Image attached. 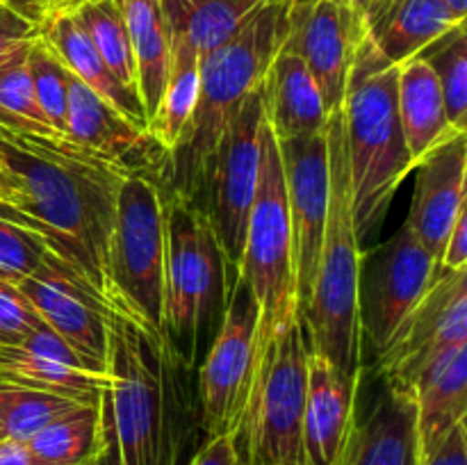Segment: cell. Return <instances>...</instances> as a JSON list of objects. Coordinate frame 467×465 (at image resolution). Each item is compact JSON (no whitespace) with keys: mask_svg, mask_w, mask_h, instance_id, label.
Returning a JSON list of instances; mask_svg holds the SVG:
<instances>
[{"mask_svg":"<svg viewBox=\"0 0 467 465\" xmlns=\"http://www.w3.org/2000/svg\"><path fill=\"white\" fill-rule=\"evenodd\" d=\"M194 374L164 328L109 308L96 465H187L201 431Z\"/></svg>","mask_w":467,"mask_h":465,"instance_id":"obj_1","label":"cell"},{"mask_svg":"<svg viewBox=\"0 0 467 465\" xmlns=\"http://www.w3.org/2000/svg\"><path fill=\"white\" fill-rule=\"evenodd\" d=\"M260 96L265 121L276 141L301 140L327 130L328 109L322 91L304 59L290 46L283 44L272 59L260 82Z\"/></svg>","mask_w":467,"mask_h":465,"instance_id":"obj_21","label":"cell"},{"mask_svg":"<svg viewBox=\"0 0 467 465\" xmlns=\"http://www.w3.org/2000/svg\"><path fill=\"white\" fill-rule=\"evenodd\" d=\"M237 436H217L205 438L187 465H237Z\"/></svg>","mask_w":467,"mask_h":465,"instance_id":"obj_40","label":"cell"},{"mask_svg":"<svg viewBox=\"0 0 467 465\" xmlns=\"http://www.w3.org/2000/svg\"><path fill=\"white\" fill-rule=\"evenodd\" d=\"M67 140L126 173H149L167 185L169 153L146 128L135 126L114 105L71 76Z\"/></svg>","mask_w":467,"mask_h":465,"instance_id":"obj_17","label":"cell"},{"mask_svg":"<svg viewBox=\"0 0 467 465\" xmlns=\"http://www.w3.org/2000/svg\"><path fill=\"white\" fill-rule=\"evenodd\" d=\"M285 178L287 214L292 231L296 308H306L313 292L319 251L328 214V149L327 130L301 140L278 141Z\"/></svg>","mask_w":467,"mask_h":465,"instance_id":"obj_15","label":"cell"},{"mask_svg":"<svg viewBox=\"0 0 467 465\" xmlns=\"http://www.w3.org/2000/svg\"><path fill=\"white\" fill-rule=\"evenodd\" d=\"M27 71H30L32 87H35L36 103L41 114L50 123L57 135L67 137V108H68V85H71V73L67 71L62 62L53 55V50L39 39L27 50Z\"/></svg>","mask_w":467,"mask_h":465,"instance_id":"obj_34","label":"cell"},{"mask_svg":"<svg viewBox=\"0 0 467 465\" xmlns=\"http://www.w3.org/2000/svg\"><path fill=\"white\" fill-rule=\"evenodd\" d=\"M438 274V260L409 226L381 244L360 269V337L377 360Z\"/></svg>","mask_w":467,"mask_h":465,"instance_id":"obj_12","label":"cell"},{"mask_svg":"<svg viewBox=\"0 0 467 465\" xmlns=\"http://www.w3.org/2000/svg\"><path fill=\"white\" fill-rule=\"evenodd\" d=\"M39 39L53 50L55 57L67 67L73 78L94 89L100 98L108 100L109 105L119 109L123 117L130 119L135 126L149 130L146 112L141 108V100L135 91L126 89L117 78L109 73L105 62L100 59L99 50L91 44L89 35L78 21L76 12L71 7V0L62 3L48 14L44 23L36 30Z\"/></svg>","mask_w":467,"mask_h":465,"instance_id":"obj_23","label":"cell"},{"mask_svg":"<svg viewBox=\"0 0 467 465\" xmlns=\"http://www.w3.org/2000/svg\"><path fill=\"white\" fill-rule=\"evenodd\" d=\"M199 55L185 39L171 35V68L158 109L149 121V132L169 155L181 144L187 123L194 114L199 100Z\"/></svg>","mask_w":467,"mask_h":465,"instance_id":"obj_29","label":"cell"},{"mask_svg":"<svg viewBox=\"0 0 467 465\" xmlns=\"http://www.w3.org/2000/svg\"><path fill=\"white\" fill-rule=\"evenodd\" d=\"M342 3H347L351 9H356L358 14H363V9L368 7L369 3H374V0H342Z\"/></svg>","mask_w":467,"mask_h":465,"instance_id":"obj_46","label":"cell"},{"mask_svg":"<svg viewBox=\"0 0 467 465\" xmlns=\"http://www.w3.org/2000/svg\"><path fill=\"white\" fill-rule=\"evenodd\" d=\"M467 342V269H438L431 287L401 322L379 356L383 383L409 390L420 372L442 351Z\"/></svg>","mask_w":467,"mask_h":465,"instance_id":"obj_13","label":"cell"},{"mask_svg":"<svg viewBox=\"0 0 467 465\" xmlns=\"http://www.w3.org/2000/svg\"><path fill=\"white\" fill-rule=\"evenodd\" d=\"M237 465H244V463H242V460H237Z\"/></svg>","mask_w":467,"mask_h":465,"instance_id":"obj_48","label":"cell"},{"mask_svg":"<svg viewBox=\"0 0 467 465\" xmlns=\"http://www.w3.org/2000/svg\"><path fill=\"white\" fill-rule=\"evenodd\" d=\"M85 401L0 381V442H27L46 424Z\"/></svg>","mask_w":467,"mask_h":465,"instance_id":"obj_32","label":"cell"},{"mask_svg":"<svg viewBox=\"0 0 467 465\" xmlns=\"http://www.w3.org/2000/svg\"><path fill=\"white\" fill-rule=\"evenodd\" d=\"M308 342L299 317L255 345V369L237 431L244 465H304Z\"/></svg>","mask_w":467,"mask_h":465,"instance_id":"obj_7","label":"cell"},{"mask_svg":"<svg viewBox=\"0 0 467 465\" xmlns=\"http://www.w3.org/2000/svg\"><path fill=\"white\" fill-rule=\"evenodd\" d=\"M228 264L203 210L164 185L162 324L178 354L199 367L222 326Z\"/></svg>","mask_w":467,"mask_h":465,"instance_id":"obj_6","label":"cell"},{"mask_svg":"<svg viewBox=\"0 0 467 465\" xmlns=\"http://www.w3.org/2000/svg\"><path fill=\"white\" fill-rule=\"evenodd\" d=\"M365 35L392 64H401L459 26L441 0H374L363 9Z\"/></svg>","mask_w":467,"mask_h":465,"instance_id":"obj_25","label":"cell"},{"mask_svg":"<svg viewBox=\"0 0 467 465\" xmlns=\"http://www.w3.org/2000/svg\"><path fill=\"white\" fill-rule=\"evenodd\" d=\"M121 9L130 32L137 94L146 112V121H150L171 68V30L160 0H121Z\"/></svg>","mask_w":467,"mask_h":465,"instance_id":"obj_27","label":"cell"},{"mask_svg":"<svg viewBox=\"0 0 467 465\" xmlns=\"http://www.w3.org/2000/svg\"><path fill=\"white\" fill-rule=\"evenodd\" d=\"M420 465H467V424H456Z\"/></svg>","mask_w":467,"mask_h":465,"instance_id":"obj_39","label":"cell"},{"mask_svg":"<svg viewBox=\"0 0 467 465\" xmlns=\"http://www.w3.org/2000/svg\"><path fill=\"white\" fill-rule=\"evenodd\" d=\"M9 14H12V12H7V9H3V7H0V18H5V16H9Z\"/></svg>","mask_w":467,"mask_h":465,"instance_id":"obj_47","label":"cell"},{"mask_svg":"<svg viewBox=\"0 0 467 465\" xmlns=\"http://www.w3.org/2000/svg\"><path fill=\"white\" fill-rule=\"evenodd\" d=\"M397 73L400 67L388 62L365 35L340 105L360 242L383 226L397 190L415 169L397 109Z\"/></svg>","mask_w":467,"mask_h":465,"instance_id":"obj_5","label":"cell"},{"mask_svg":"<svg viewBox=\"0 0 467 465\" xmlns=\"http://www.w3.org/2000/svg\"><path fill=\"white\" fill-rule=\"evenodd\" d=\"M164 182L126 173L117 194L108 249L105 304L149 328L162 324Z\"/></svg>","mask_w":467,"mask_h":465,"instance_id":"obj_8","label":"cell"},{"mask_svg":"<svg viewBox=\"0 0 467 465\" xmlns=\"http://www.w3.org/2000/svg\"><path fill=\"white\" fill-rule=\"evenodd\" d=\"M235 274L249 285L258 304L260 317L255 345L299 317L285 178H283L278 141L269 130L267 121L263 128L258 185H255L254 205L244 231V246Z\"/></svg>","mask_w":467,"mask_h":465,"instance_id":"obj_9","label":"cell"},{"mask_svg":"<svg viewBox=\"0 0 467 465\" xmlns=\"http://www.w3.org/2000/svg\"><path fill=\"white\" fill-rule=\"evenodd\" d=\"M447 7V12L456 18V21H465L467 18V0H441Z\"/></svg>","mask_w":467,"mask_h":465,"instance_id":"obj_44","label":"cell"},{"mask_svg":"<svg viewBox=\"0 0 467 465\" xmlns=\"http://www.w3.org/2000/svg\"><path fill=\"white\" fill-rule=\"evenodd\" d=\"M363 36V16L342 0H292L285 46L313 73L328 114L342 105L347 78Z\"/></svg>","mask_w":467,"mask_h":465,"instance_id":"obj_16","label":"cell"},{"mask_svg":"<svg viewBox=\"0 0 467 465\" xmlns=\"http://www.w3.org/2000/svg\"><path fill=\"white\" fill-rule=\"evenodd\" d=\"M290 9L292 0H263L226 44L201 59L199 100L181 144L169 155V190L199 203L219 137L285 44Z\"/></svg>","mask_w":467,"mask_h":465,"instance_id":"obj_3","label":"cell"},{"mask_svg":"<svg viewBox=\"0 0 467 465\" xmlns=\"http://www.w3.org/2000/svg\"><path fill=\"white\" fill-rule=\"evenodd\" d=\"M71 7L109 73L126 89L137 94L130 32L123 16L121 0H71Z\"/></svg>","mask_w":467,"mask_h":465,"instance_id":"obj_31","label":"cell"},{"mask_svg":"<svg viewBox=\"0 0 467 465\" xmlns=\"http://www.w3.org/2000/svg\"><path fill=\"white\" fill-rule=\"evenodd\" d=\"M438 269H447V272L467 269V208L461 210L454 226H451L450 237L445 242V249L441 253Z\"/></svg>","mask_w":467,"mask_h":465,"instance_id":"obj_41","label":"cell"},{"mask_svg":"<svg viewBox=\"0 0 467 465\" xmlns=\"http://www.w3.org/2000/svg\"><path fill=\"white\" fill-rule=\"evenodd\" d=\"M0 126L26 135L62 137L41 114L26 62L0 73Z\"/></svg>","mask_w":467,"mask_h":465,"instance_id":"obj_35","label":"cell"},{"mask_svg":"<svg viewBox=\"0 0 467 465\" xmlns=\"http://www.w3.org/2000/svg\"><path fill=\"white\" fill-rule=\"evenodd\" d=\"M328 149V214L313 292L299 313L308 349L331 360L349 377L363 374L360 337V269L365 253L351 205L349 155H347L342 109H333L327 121Z\"/></svg>","mask_w":467,"mask_h":465,"instance_id":"obj_4","label":"cell"},{"mask_svg":"<svg viewBox=\"0 0 467 465\" xmlns=\"http://www.w3.org/2000/svg\"><path fill=\"white\" fill-rule=\"evenodd\" d=\"M50 253L44 237L16 222L0 217V281L18 285Z\"/></svg>","mask_w":467,"mask_h":465,"instance_id":"obj_36","label":"cell"},{"mask_svg":"<svg viewBox=\"0 0 467 465\" xmlns=\"http://www.w3.org/2000/svg\"><path fill=\"white\" fill-rule=\"evenodd\" d=\"M14 287L87 367L103 374L109 305L76 269L50 251L44 263Z\"/></svg>","mask_w":467,"mask_h":465,"instance_id":"obj_14","label":"cell"},{"mask_svg":"<svg viewBox=\"0 0 467 465\" xmlns=\"http://www.w3.org/2000/svg\"><path fill=\"white\" fill-rule=\"evenodd\" d=\"M9 190H12V187H9V178L7 173H5L3 164H0V203H5V201L9 199Z\"/></svg>","mask_w":467,"mask_h":465,"instance_id":"obj_45","label":"cell"},{"mask_svg":"<svg viewBox=\"0 0 467 465\" xmlns=\"http://www.w3.org/2000/svg\"><path fill=\"white\" fill-rule=\"evenodd\" d=\"M418 410L420 460L431 454L442 438L465 422L467 415V342L442 351L409 388Z\"/></svg>","mask_w":467,"mask_h":465,"instance_id":"obj_24","label":"cell"},{"mask_svg":"<svg viewBox=\"0 0 467 465\" xmlns=\"http://www.w3.org/2000/svg\"><path fill=\"white\" fill-rule=\"evenodd\" d=\"M431 67L441 87L445 112L456 130L467 132V30L465 23L450 27L418 53Z\"/></svg>","mask_w":467,"mask_h":465,"instance_id":"obj_33","label":"cell"},{"mask_svg":"<svg viewBox=\"0 0 467 465\" xmlns=\"http://www.w3.org/2000/svg\"><path fill=\"white\" fill-rule=\"evenodd\" d=\"M39 465H96L99 401L78 404L26 442Z\"/></svg>","mask_w":467,"mask_h":465,"instance_id":"obj_30","label":"cell"},{"mask_svg":"<svg viewBox=\"0 0 467 465\" xmlns=\"http://www.w3.org/2000/svg\"><path fill=\"white\" fill-rule=\"evenodd\" d=\"M62 3H67V0H0V7L39 30V26L48 18V14Z\"/></svg>","mask_w":467,"mask_h":465,"instance_id":"obj_42","label":"cell"},{"mask_svg":"<svg viewBox=\"0 0 467 465\" xmlns=\"http://www.w3.org/2000/svg\"><path fill=\"white\" fill-rule=\"evenodd\" d=\"M363 377V374H360ZM360 377L340 372L308 349V388L304 408V465H340L356 422Z\"/></svg>","mask_w":467,"mask_h":465,"instance_id":"obj_19","label":"cell"},{"mask_svg":"<svg viewBox=\"0 0 467 465\" xmlns=\"http://www.w3.org/2000/svg\"><path fill=\"white\" fill-rule=\"evenodd\" d=\"M35 41L36 27L27 26L26 21H21L14 14L0 18V73L26 62L27 50L32 48Z\"/></svg>","mask_w":467,"mask_h":465,"instance_id":"obj_38","label":"cell"},{"mask_svg":"<svg viewBox=\"0 0 467 465\" xmlns=\"http://www.w3.org/2000/svg\"><path fill=\"white\" fill-rule=\"evenodd\" d=\"M0 465H39L26 442H0Z\"/></svg>","mask_w":467,"mask_h":465,"instance_id":"obj_43","label":"cell"},{"mask_svg":"<svg viewBox=\"0 0 467 465\" xmlns=\"http://www.w3.org/2000/svg\"><path fill=\"white\" fill-rule=\"evenodd\" d=\"M0 164L12 187L0 217L44 237L105 301L109 235L126 171L67 137L26 135L3 126Z\"/></svg>","mask_w":467,"mask_h":465,"instance_id":"obj_2","label":"cell"},{"mask_svg":"<svg viewBox=\"0 0 467 465\" xmlns=\"http://www.w3.org/2000/svg\"><path fill=\"white\" fill-rule=\"evenodd\" d=\"M415 171L413 201L404 223L441 263L451 226L467 208V132H459L424 155Z\"/></svg>","mask_w":467,"mask_h":465,"instance_id":"obj_18","label":"cell"},{"mask_svg":"<svg viewBox=\"0 0 467 465\" xmlns=\"http://www.w3.org/2000/svg\"><path fill=\"white\" fill-rule=\"evenodd\" d=\"M340 465H420L413 392L383 383L374 408L356 422Z\"/></svg>","mask_w":467,"mask_h":465,"instance_id":"obj_22","label":"cell"},{"mask_svg":"<svg viewBox=\"0 0 467 465\" xmlns=\"http://www.w3.org/2000/svg\"><path fill=\"white\" fill-rule=\"evenodd\" d=\"M0 381L96 404L103 374L87 367L80 356L44 324L18 345H0Z\"/></svg>","mask_w":467,"mask_h":465,"instance_id":"obj_20","label":"cell"},{"mask_svg":"<svg viewBox=\"0 0 467 465\" xmlns=\"http://www.w3.org/2000/svg\"><path fill=\"white\" fill-rule=\"evenodd\" d=\"M39 326H44V322L26 296L14 285L0 281V345H18Z\"/></svg>","mask_w":467,"mask_h":465,"instance_id":"obj_37","label":"cell"},{"mask_svg":"<svg viewBox=\"0 0 467 465\" xmlns=\"http://www.w3.org/2000/svg\"><path fill=\"white\" fill-rule=\"evenodd\" d=\"M265 109L260 87L237 108L210 160L199 205L208 217L228 269L235 272L244 246V231L254 205L263 150Z\"/></svg>","mask_w":467,"mask_h":465,"instance_id":"obj_10","label":"cell"},{"mask_svg":"<svg viewBox=\"0 0 467 465\" xmlns=\"http://www.w3.org/2000/svg\"><path fill=\"white\" fill-rule=\"evenodd\" d=\"M263 0H160L171 35L194 48L199 59L226 44Z\"/></svg>","mask_w":467,"mask_h":465,"instance_id":"obj_28","label":"cell"},{"mask_svg":"<svg viewBox=\"0 0 467 465\" xmlns=\"http://www.w3.org/2000/svg\"><path fill=\"white\" fill-rule=\"evenodd\" d=\"M258 304L235 274L217 336L196 367L201 431L205 438L237 436L255 369Z\"/></svg>","mask_w":467,"mask_h":465,"instance_id":"obj_11","label":"cell"},{"mask_svg":"<svg viewBox=\"0 0 467 465\" xmlns=\"http://www.w3.org/2000/svg\"><path fill=\"white\" fill-rule=\"evenodd\" d=\"M397 67V109L406 146L418 167L424 155L459 135L461 130H456L447 119L445 100L431 67L418 55Z\"/></svg>","mask_w":467,"mask_h":465,"instance_id":"obj_26","label":"cell"}]
</instances>
